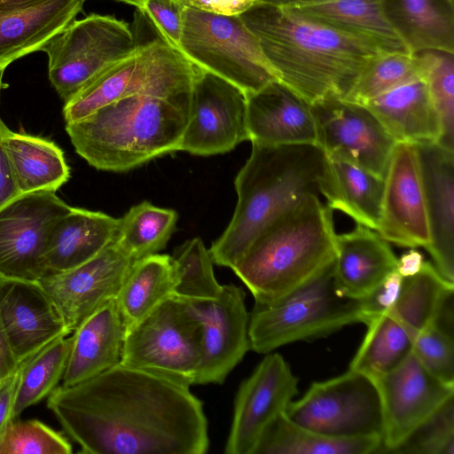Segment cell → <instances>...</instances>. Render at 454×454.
<instances>
[{
  "mask_svg": "<svg viewBox=\"0 0 454 454\" xmlns=\"http://www.w3.org/2000/svg\"><path fill=\"white\" fill-rule=\"evenodd\" d=\"M301 15L363 39L384 52L411 53L377 0H326L290 7Z\"/></svg>",
  "mask_w": 454,
  "mask_h": 454,
  "instance_id": "f546056e",
  "label": "cell"
},
{
  "mask_svg": "<svg viewBox=\"0 0 454 454\" xmlns=\"http://www.w3.org/2000/svg\"><path fill=\"white\" fill-rule=\"evenodd\" d=\"M381 449L380 437L329 436L294 423L284 412L264 429L253 454H372Z\"/></svg>",
  "mask_w": 454,
  "mask_h": 454,
  "instance_id": "836d02e7",
  "label": "cell"
},
{
  "mask_svg": "<svg viewBox=\"0 0 454 454\" xmlns=\"http://www.w3.org/2000/svg\"><path fill=\"white\" fill-rule=\"evenodd\" d=\"M122 3H126L137 7V9L142 8L146 0H115Z\"/></svg>",
  "mask_w": 454,
  "mask_h": 454,
  "instance_id": "f5cc1de1",
  "label": "cell"
},
{
  "mask_svg": "<svg viewBox=\"0 0 454 454\" xmlns=\"http://www.w3.org/2000/svg\"><path fill=\"white\" fill-rule=\"evenodd\" d=\"M265 355L239 387L226 454H253L264 429L298 394V379L285 358L278 353Z\"/></svg>",
  "mask_w": 454,
  "mask_h": 454,
  "instance_id": "2e32d148",
  "label": "cell"
},
{
  "mask_svg": "<svg viewBox=\"0 0 454 454\" xmlns=\"http://www.w3.org/2000/svg\"><path fill=\"white\" fill-rule=\"evenodd\" d=\"M246 140L248 132L245 92L227 80L198 67L192 88L189 120L179 151L215 155L230 152Z\"/></svg>",
  "mask_w": 454,
  "mask_h": 454,
  "instance_id": "5bb4252c",
  "label": "cell"
},
{
  "mask_svg": "<svg viewBox=\"0 0 454 454\" xmlns=\"http://www.w3.org/2000/svg\"><path fill=\"white\" fill-rule=\"evenodd\" d=\"M409 454H454V396L395 450Z\"/></svg>",
  "mask_w": 454,
  "mask_h": 454,
  "instance_id": "60d3db41",
  "label": "cell"
},
{
  "mask_svg": "<svg viewBox=\"0 0 454 454\" xmlns=\"http://www.w3.org/2000/svg\"><path fill=\"white\" fill-rule=\"evenodd\" d=\"M47 407L87 454H204L202 402L190 387L121 364L58 386Z\"/></svg>",
  "mask_w": 454,
  "mask_h": 454,
  "instance_id": "6da1fadb",
  "label": "cell"
},
{
  "mask_svg": "<svg viewBox=\"0 0 454 454\" xmlns=\"http://www.w3.org/2000/svg\"><path fill=\"white\" fill-rule=\"evenodd\" d=\"M420 78V65L414 53L380 52L368 62L343 99L363 105L395 87Z\"/></svg>",
  "mask_w": 454,
  "mask_h": 454,
  "instance_id": "74e56055",
  "label": "cell"
},
{
  "mask_svg": "<svg viewBox=\"0 0 454 454\" xmlns=\"http://www.w3.org/2000/svg\"><path fill=\"white\" fill-rule=\"evenodd\" d=\"M137 42L129 24L91 14L74 20L41 49L49 79L66 103L105 70L132 55Z\"/></svg>",
  "mask_w": 454,
  "mask_h": 454,
  "instance_id": "30bf717a",
  "label": "cell"
},
{
  "mask_svg": "<svg viewBox=\"0 0 454 454\" xmlns=\"http://www.w3.org/2000/svg\"><path fill=\"white\" fill-rule=\"evenodd\" d=\"M28 358L21 361L12 374L0 381V436L7 424L12 419V413L16 390L23 366Z\"/></svg>",
  "mask_w": 454,
  "mask_h": 454,
  "instance_id": "bcb514c9",
  "label": "cell"
},
{
  "mask_svg": "<svg viewBox=\"0 0 454 454\" xmlns=\"http://www.w3.org/2000/svg\"><path fill=\"white\" fill-rule=\"evenodd\" d=\"M311 105L317 145L333 159L385 179L396 142L364 105L327 96Z\"/></svg>",
  "mask_w": 454,
  "mask_h": 454,
  "instance_id": "4fadbf2b",
  "label": "cell"
},
{
  "mask_svg": "<svg viewBox=\"0 0 454 454\" xmlns=\"http://www.w3.org/2000/svg\"><path fill=\"white\" fill-rule=\"evenodd\" d=\"M19 364L0 320V381L12 374Z\"/></svg>",
  "mask_w": 454,
  "mask_h": 454,
  "instance_id": "c3c4849f",
  "label": "cell"
},
{
  "mask_svg": "<svg viewBox=\"0 0 454 454\" xmlns=\"http://www.w3.org/2000/svg\"><path fill=\"white\" fill-rule=\"evenodd\" d=\"M424 262L422 254L411 248L398 258L396 271L403 278L413 276L420 270Z\"/></svg>",
  "mask_w": 454,
  "mask_h": 454,
  "instance_id": "681fc988",
  "label": "cell"
},
{
  "mask_svg": "<svg viewBox=\"0 0 454 454\" xmlns=\"http://www.w3.org/2000/svg\"><path fill=\"white\" fill-rule=\"evenodd\" d=\"M67 439L37 419H12L0 436V454H71Z\"/></svg>",
  "mask_w": 454,
  "mask_h": 454,
  "instance_id": "ab89813d",
  "label": "cell"
},
{
  "mask_svg": "<svg viewBox=\"0 0 454 454\" xmlns=\"http://www.w3.org/2000/svg\"><path fill=\"white\" fill-rule=\"evenodd\" d=\"M5 68L0 67V94L3 89V75Z\"/></svg>",
  "mask_w": 454,
  "mask_h": 454,
  "instance_id": "db71d44e",
  "label": "cell"
},
{
  "mask_svg": "<svg viewBox=\"0 0 454 454\" xmlns=\"http://www.w3.org/2000/svg\"><path fill=\"white\" fill-rule=\"evenodd\" d=\"M177 213L143 201L119 218L114 244L134 262L162 250L173 234Z\"/></svg>",
  "mask_w": 454,
  "mask_h": 454,
  "instance_id": "e575fe53",
  "label": "cell"
},
{
  "mask_svg": "<svg viewBox=\"0 0 454 454\" xmlns=\"http://www.w3.org/2000/svg\"><path fill=\"white\" fill-rule=\"evenodd\" d=\"M260 3L282 6V7H295L306 4L324 2L326 0H257Z\"/></svg>",
  "mask_w": 454,
  "mask_h": 454,
  "instance_id": "f907efd6",
  "label": "cell"
},
{
  "mask_svg": "<svg viewBox=\"0 0 454 454\" xmlns=\"http://www.w3.org/2000/svg\"><path fill=\"white\" fill-rule=\"evenodd\" d=\"M335 245L333 284L340 296L361 300L396 270L389 242L364 225L336 234Z\"/></svg>",
  "mask_w": 454,
  "mask_h": 454,
  "instance_id": "cb8c5ba5",
  "label": "cell"
},
{
  "mask_svg": "<svg viewBox=\"0 0 454 454\" xmlns=\"http://www.w3.org/2000/svg\"><path fill=\"white\" fill-rule=\"evenodd\" d=\"M180 51L196 67L253 93L278 80L240 16L184 8Z\"/></svg>",
  "mask_w": 454,
  "mask_h": 454,
  "instance_id": "9c48e42d",
  "label": "cell"
},
{
  "mask_svg": "<svg viewBox=\"0 0 454 454\" xmlns=\"http://www.w3.org/2000/svg\"><path fill=\"white\" fill-rule=\"evenodd\" d=\"M3 144L20 195L57 192L69 179L63 151L54 142L7 128Z\"/></svg>",
  "mask_w": 454,
  "mask_h": 454,
  "instance_id": "4dcf8cb0",
  "label": "cell"
},
{
  "mask_svg": "<svg viewBox=\"0 0 454 454\" xmlns=\"http://www.w3.org/2000/svg\"><path fill=\"white\" fill-rule=\"evenodd\" d=\"M138 10L168 45L180 51L184 7L178 0H146Z\"/></svg>",
  "mask_w": 454,
  "mask_h": 454,
  "instance_id": "7bdbcfd3",
  "label": "cell"
},
{
  "mask_svg": "<svg viewBox=\"0 0 454 454\" xmlns=\"http://www.w3.org/2000/svg\"><path fill=\"white\" fill-rule=\"evenodd\" d=\"M246 294L223 285L210 300H185L202 327L201 363L195 385L222 384L250 349Z\"/></svg>",
  "mask_w": 454,
  "mask_h": 454,
  "instance_id": "ac0fdd59",
  "label": "cell"
},
{
  "mask_svg": "<svg viewBox=\"0 0 454 454\" xmlns=\"http://www.w3.org/2000/svg\"><path fill=\"white\" fill-rule=\"evenodd\" d=\"M327 181L322 196L333 211L377 231L380 223L385 179L352 163L327 157Z\"/></svg>",
  "mask_w": 454,
  "mask_h": 454,
  "instance_id": "1f68e13d",
  "label": "cell"
},
{
  "mask_svg": "<svg viewBox=\"0 0 454 454\" xmlns=\"http://www.w3.org/2000/svg\"><path fill=\"white\" fill-rule=\"evenodd\" d=\"M239 16L277 79L309 104L345 98L368 62L384 52L290 7L257 2Z\"/></svg>",
  "mask_w": 454,
  "mask_h": 454,
  "instance_id": "7a4b0ae2",
  "label": "cell"
},
{
  "mask_svg": "<svg viewBox=\"0 0 454 454\" xmlns=\"http://www.w3.org/2000/svg\"><path fill=\"white\" fill-rule=\"evenodd\" d=\"M125 332L115 300L89 316L72 332L61 385L83 382L120 364Z\"/></svg>",
  "mask_w": 454,
  "mask_h": 454,
  "instance_id": "d4e9b609",
  "label": "cell"
},
{
  "mask_svg": "<svg viewBox=\"0 0 454 454\" xmlns=\"http://www.w3.org/2000/svg\"><path fill=\"white\" fill-rule=\"evenodd\" d=\"M43 0H0V9H22L35 5Z\"/></svg>",
  "mask_w": 454,
  "mask_h": 454,
  "instance_id": "816d5d0a",
  "label": "cell"
},
{
  "mask_svg": "<svg viewBox=\"0 0 454 454\" xmlns=\"http://www.w3.org/2000/svg\"><path fill=\"white\" fill-rule=\"evenodd\" d=\"M373 380L382 411L381 453H395L454 396V384L434 376L412 353L398 366Z\"/></svg>",
  "mask_w": 454,
  "mask_h": 454,
  "instance_id": "9a60e30c",
  "label": "cell"
},
{
  "mask_svg": "<svg viewBox=\"0 0 454 454\" xmlns=\"http://www.w3.org/2000/svg\"><path fill=\"white\" fill-rule=\"evenodd\" d=\"M411 353L434 376L446 383L454 384L452 330L434 322L417 335Z\"/></svg>",
  "mask_w": 454,
  "mask_h": 454,
  "instance_id": "b9f144b4",
  "label": "cell"
},
{
  "mask_svg": "<svg viewBox=\"0 0 454 454\" xmlns=\"http://www.w3.org/2000/svg\"><path fill=\"white\" fill-rule=\"evenodd\" d=\"M72 207L52 191L19 195L0 209V278L38 281L55 222Z\"/></svg>",
  "mask_w": 454,
  "mask_h": 454,
  "instance_id": "7c38bea8",
  "label": "cell"
},
{
  "mask_svg": "<svg viewBox=\"0 0 454 454\" xmlns=\"http://www.w3.org/2000/svg\"><path fill=\"white\" fill-rule=\"evenodd\" d=\"M294 423L333 437H382V411L372 377L348 369L313 382L285 411ZM382 440V439H381Z\"/></svg>",
  "mask_w": 454,
  "mask_h": 454,
  "instance_id": "8fae6325",
  "label": "cell"
},
{
  "mask_svg": "<svg viewBox=\"0 0 454 454\" xmlns=\"http://www.w3.org/2000/svg\"><path fill=\"white\" fill-rule=\"evenodd\" d=\"M201 336L197 316L172 296L126 331L120 363L190 387L201 363Z\"/></svg>",
  "mask_w": 454,
  "mask_h": 454,
  "instance_id": "ba28073f",
  "label": "cell"
},
{
  "mask_svg": "<svg viewBox=\"0 0 454 454\" xmlns=\"http://www.w3.org/2000/svg\"><path fill=\"white\" fill-rule=\"evenodd\" d=\"M333 210L310 194L269 223L231 269L255 303L282 299L335 258Z\"/></svg>",
  "mask_w": 454,
  "mask_h": 454,
  "instance_id": "277c9868",
  "label": "cell"
},
{
  "mask_svg": "<svg viewBox=\"0 0 454 454\" xmlns=\"http://www.w3.org/2000/svg\"><path fill=\"white\" fill-rule=\"evenodd\" d=\"M133 263L113 241L89 261L45 274L38 283L72 333L89 316L115 300Z\"/></svg>",
  "mask_w": 454,
  "mask_h": 454,
  "instance_id": "e0dca14e",
  "label": "cell"
},
{
  "mask_svg": "<svg viewBox=\"0 0 454 454\" xmlns=\"http://www.w3.org/2000/svg\"><path fill=\"white\" fill-rule=\"evenodd\" d=\"M191 101L134 95L66 123L75 152L93 168L124 172L179 151Z\"/></svg>",
  "mask_w": 454,
  "mask_h": 454,
  "instance_id": "5b68a950",
  "label": "cell"
},
{
  "mask_svg": "<svg viewBox=\"0 0 454 454\" xmlns=\"http://www.w3.org/2000/svg\"><path fill=\"white\" fill-rule=\"evenodd\" d=\"M0 320L19 363L71 333L38 281L0 278Z\"/></svg>",
  "mask_w": 454,
  "mask_h": 454,
  "instance_id": "ffe728a7",
  "label": "cell"
},
{
  "mask_svg": "<svg viewBox=\"0 0 454 454\" xmlns=\"http://www.w3.org/2000/svg\"><path fill=\"white\" fill-rule=\"evenodd\" d=\"M333 266L334 260L311 281L278 301L254 302L248 324L252 350L267 354L286 344L364 323L362 299H349L336 293Z\"/></svg>",
  "mask_w": 454,
  "mask_h": 454,
  "instance_id": "52a82bcc",
  "label": "cell"
},
{
  "mask_svg": "<svg viewBox=\"0 0 454 454\" xmlns=\"http://www.w3.org/2000/svg\"><path fill=\"white\" fill-rule=\"evenodd\" d=\"M363 105L396 143L419 145L440 141L439 117L422 78L395 87Z\"/></svg>",
  "mask_w": 454,
  "mask_h": 454,
  "instance_id": "484cf974",
  "label": "cell"
},
{
  "mask_svg": "<svg viewBox=\"0 0 454 454\" xmlns=\"http://www.w3.org/2000/svg\"><path fill=\"white\" fill-rule=\"evenodd\" d=\"M184 8H192L214 14L239 16L257 0H178Z\"/></svg>",
  "mask_w": 454,
  "mask_h": 454,
  "instance_id": "f6af8a7d",
  "label": "cell"
},
{
  "mask_svg": "<svg viewBox=\"0 0 454 454\" xmlns=\"http://www.w3.org/2000/svg\"><path fill=\"white\" fill-rule=\"evenodd\" d=\"M176 286L172 256L157 253L134 262L115 298L125 330L175 296Z\"/></svg>",
  "mask_w": 454,
  "mask_h": 454,
  "instance_id": "d6a6232c",
  "label": "cell"
},
{
  "mask_svg": "<svg viewBox=\"0 0 454 454\" xmlns=\"http://www.w3.org/2000/svg\"><path fill=\"white\" fill-rule=\"evenodd\" d=\"M84 0H43L22 9H0V67L43 46L82 11Z\"/></svg>",
  "mask_w": 454,
  "mask_h": 454,
  "instance_id": "4316f807",
  "label": "cell"
},
{
  "mask_svg": "<svg viewBox=\"0 0 454 454\" xmlns=\"http://www.w3.org/2000/svg\"><path fill=\"white\" fill-rule=\"evenodd\" d=\"M118 223L119 218L105 213L72 207L49 234L46 274L70 270L97 255L114 240Z\"/></svg>",
  "mask_w": 454,
  "mask_h": 454,
  "instance_id": "83f0119b",
  "label": "cell"
},
{
  "mask_svg": "<svg viewBox=\"0 0 454 454\" xmlns=\"http://www.w3.org/2000/svg\"><path fill=\"white\" fill-rule=\"evenodd\" d=\"M403 277L395 270L390 273L372 292L362 299L364 321L367 325L387 312L395 303Z\"/></svg>",
  "mask_w": 454,
  "mask_h": 454,
  "instance_id": "ee69618b",
  "label": "cell"
},
{
  "mask_svg": "<svg viewBox=\"0 0 454 454\" xmlns=\"http://www.w3.org/2000/svg\"><path fill=\"white\" fill-rule=\"evenodd\" d=\"M246 97L251 143L317 144L311 105L280 81H271Z\"/></svg>",
  "mask_w": 454,
  "mask_h": 454,
  "instance_id": "7402d4cb",
  "label": "cell"
},
{
  "mask_svg": "<svg viewBox=\"0 0 454 454\" xmlns=\"http://www.w3.org/2000/svg\"><path fill=\"white\" fill-rule=\"evenodd\" d=\"M8 127L0 119V209L20 194L3 144Z\"/></svg>",
  "mask_w": 454,
  "mask_h": 454,
  "instance_id": "7dc6e473",
  "label": "cell"
},
{
  "mask_svg": "<svg viewBox=\"0 0 454 454\" xmlns=\"http://www.w3.org/2000/svg\"><path fill=\"white\" fill-rule=\"evenodd\" d=\"M172 258L176 274L175 296L185 300H210L220 294L223 286L214 274L209 251L200 238L184 243Z\"/></svg>",
  "mask_w": 454,
  "mask_h": 454,
  "instance_id": "f35d334b",
  "label": "cell"
},
{
  "mask_svg": "<svg viewBox=\"0 0 454 454\" xmlns=\"http://www.w3.org/2000/svg\"><path fill=\"white\" fill-rule=\"evenodd\" d=\"M136 39L138 46L132 55L105 70L65 103L66 123L134 95L191 101L198 67L180 51L168 45L156 30L153 38Z\"/></svg>",
  "mask_w": 454,
  "mask_h": 454,
  "instance_id": "8992f818",
  "label": "cell"
},
{
  "mask_svg": "<svg viewBox=\"0 0 454 454\" xmlns=\"http://www.w3.org/2000/svg\"><path fill=\"white\" fill-rule=\"evenodd\" d=\"M416 147L430 232L426 249L438 273L454 284V151L438 144Z\"/></svg>",
  "mask_w": 454,
  "mask_h": 454,
  "instance_id": "44dd1931",
  "label": "cell"
},
{
  "mask_svg": "<svg viewBox=\"0 0 454 454\" xmlns=\"http://www.w3.org/2000/svg\"><path fill=\"white\" fill-rule=\"evenodd\" d=\"M327 175V156L317 144L253 142L234 181L232 218L208 249L213 262L232 269L269 223L308 195H322Z\"/></svg>",
  "mask_w": 454,
  "mask_h": 454,
  "instance_id": "3957f363",
  "label": "cell"
},
{
  "mask_svg": "<svg viewBox=\"0 0 454 454\" xmlns=\"http://www.w3.org/2000/svg\"><path fill=\"white\" fill-rule=\"evenodd\" d=\"M386 19L411 53H454V0H377Z\"/></svg>",
  "mask_w": 454,
  "mask_h": 454,
  "instance_id": "f1b7e54d",
  "label": "cell"
},
{
  "mask_svg": "<svg viewBox=\"0 0 454 454\" xmlns=\"http://www.w3.org/2000/svg\"><path fill=\"white\" fill-rule=\"evenodd\" d=\"M447 282L430 262L413 276L403 278L393 306L376 319V327L394 344L409 348L417 335L433 324L443 304L453 296Z\"/></svg>",
  "mask_w": 454,
  "mask_h": 454,
  "instance_id": "603a6c76",
  "label": "cell"
},
{
  "mask_svg": "<svg viewBox=\"0 0 454 454\" xmlns=\"http://www.w3.org/2000/svg\"><path fill=\"white\" fill-rule=\"evenodd\" d=\"M400 247L430 243L426 196L415 145L396 143L385 176L380 223L376 231Z\"/></svg>",
  "mask_w": 454,
  "mask_h": 454,
  "instance_id": "d6986e66",
  "label": "cell"
},
{
  "mask_svg": "<svg viewBox=\"0 0 454 454\" xmlns=\"http://www.w3.org/2000/svg\"><path fill=\"white\" fill-rule=\"evenodd\" d=\"M71 345V336L59 337L26 361L16 390L12 419L48 397L59 386L67 367Z\"/></svg>",
  "mask_w": 454,
  "mask_h": 454,
  "instance_id": "d590c367",
  "label": "cell"
},
{
  "mask_svg": "<svg viewBox=\"0 0 454 454\" xmlns=\"http://www.w3.org/2000/svg\"><path fill=\"white\" fill-rule=\"evenodd\" d=\"M414 54L439 117L441 138L438 145L454 151V53L432 49Z\"/></svg>",
  "mask_w": 454,
  "mask_h": 454,
  "instance_id": "8d00e7d4",
  "label": "cell"
}]
</instances>
